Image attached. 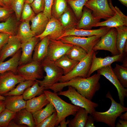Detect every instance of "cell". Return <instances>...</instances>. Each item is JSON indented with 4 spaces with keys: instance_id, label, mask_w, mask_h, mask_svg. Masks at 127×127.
<instances>
[{
    "instance_id": "cell-1",
    "label": "cell",
    "mask_w": 127,
    "mask_h": 127,
    "mask_svg": "<svg viewBox=\"0 0 127 127\" xmlns=\"http://www.w3.org/2000/svg\"><path fill=\"white\" fill-rule=\"evenodd\" d=\"M100 75L97 73L87 78L76 77L67 81L57 83L49 89L57 93L62 91L64 87L70 86L74 87L81 95L91 100L96 92L100 89L99 81Z\"/></svg>"
},
{
    "instance_id": "cell-2",
    "label": "cell",
    "mask_w": 127,
    "mask_h": 127,
    "mask_svg": "<svg viewBox=\"0 0 127 127\" xmlns=\"http://www.w3.org/2000/svg\"><path fill=\"white\" fill-rule=\"evenodd\" d=\"M106 97L110 99L111 104L107 111L103 112L95 111L91 115L96 122L104 123L110 127H115L117 118L122 113L127 111V108L122 105L120 103L116 102L114 99L108 91Z\"/></svg>"
},
{
    "instance_id": "cell-3",
    "label": "cell",
    "mask_w": 127,
    "mask_h": 127,
    "mask_svg": "<svg viewBox=\"0 0 127 127\" xmlns=\"http://www.w3.org/2000/svg\"><path fill=\"white\" fill-rule=\"evenodd\" d=\"M44 93L49 102L54 106L57 112L58 120L57 126L60 122L68 116L74 115L79 109L80 107L67 103L62 99L57 93L45 90Z\"/></svg>"
},
{
    "instance_id": "cell-4",
    "label": "cell",
    "mask_w": 127,
    "mask_h": 127,
    "mask_svg": "<svg viewBox=\"0 0 127 127\" xmlns=\"http://www.w3.org/2000/svg\"><path fill=\"white\" fill-rule=\"evenodd\" d=\"M43 69L46 73L42 80L36 79L40 86L45 90L49 89L55 84L58 83L64 75L63 70L58 67L55 62L49 60L46 56L41 62Z\"/></svg>"
},
{
    "instance_id": "cell-5",
    "label": "cell",
    "mask_w": 127,
    "mask_h": 127,
    "mask_svg": "<svg viewBox=\"0 0 127 127\" xmlns=\"http://www.w3.org/2000/svg\"><path fill=\"white\" fill-rule=\"evenodd\" d=\"M59 95L67 97L74 105L85 109L89 114L91 115L96 111L95 108L98 104L86 98L78 93L73 87L68 86V89L65 91L59 92Z\"/></svg>"
},
{
    "instance_id": "cell-6",
    "label": "cell",
    "mask_w": 127,
    "mask_h": 127,
    "mask_svg": "<svg viewBox=\"0 0 127 127\" xmlns=\"http://www.w3.org/2000/svg\"><path fill=\"white\" fill-rule=\"evenodd\" d=\"M84 6L91 11L93 16L96 19L106 20L115 14L110 6L108 0H88Z\"/></svg>"
},
{
    "instance_id": "cell-7",
    "label": "cell",
    "mask_w": 127,
    "mask_h": 127,
    "mask_svg": "<svg viewBox=\"0 0 127 127\" xmlns=\"http://www.w3.org/2000/svg\"><path fill=\"white\" fill-rule=\"evenodd\" d=\"M95 51L92 50L86 56L79 62L74 68L68 73L63 75L59 80L60 82L68 81L77 76L87 77L91 66Z\"/></svg>"
},
{
    "instance_id": "cell-8",
    "label": "cell",
    "mask_w": 127,
    "mask_h": 127,
    "mask_svg": "<svg viewBox=\"0 0 127 127\" xmlns=\"http://www.w3.org/2000/svg\"><path fill=\"white\" fill-rule=\"evenodd\" d=\"M43 69L41 62L32 60L26 64L19 66L17 73L25 80H36L43 78Z\"/></svg>"
},
{
    "instance_id": "cell-9",
    "label": "cell",
    "mask_w": 127,
    "mask_h": 127,
    "mask_svg": "<svg viewBox=\"0 0 127 127\" xmlns=\"http://www.w3.org/2000/svg\"><path fill=\"white\" fill-rule=\"evenodd\" d=\"M117 31L115 28H111L106 34L101 37L100 40L94 47L92 50L96 51L104 50L110 52L113 56L120 54L116 45Z\"/></svg>"
},
{
    "instance_id": "cell-10",
    "label": "cell",
    "mask_w": 127,
    "mask_h": 127,
    "mask_svg": "<svg viewBox=\"0 0 127 127\" xmlns=\"http://www.w3.org/2000/svg\"><path fill=\"white\" fill-rule=\"evenodd\" d=\"M102 36L95 35L86 37L70 36L63 37L59 40L64 43L80 47L88 53L92 50L94 47Z\"/></svg>"
},
{
    "instance_id": "cell-11",
    "label": "cell",
    "mask_w": 127,
    "mask_h": 127,
    "mask_svg": "<svg viewBox=\"0 0 127 127\" xmlns=\"http://www.w3.org/2000/svg\"><path fill=\"white\" fill-rule=\"evenodd\" d=\"M25 80L20 76L10 71L0 73V95H4L13 89L15 85Z\"/></svg>"
},
{
    "instance_id": "cell-12",
    "label": "cell",
    "mask_w": 127,
    "mask_h": 127,
    "mask_svg": "<svg viewBox=\"0 0 127 127\" xmlns=\"http://www.w3.org/2000/svg\"><path fill=\"white\" fill-rule=\"evenodd\" d=\"M73 45L64 43L60 40L50 39L47 56L50 60L55 62L66 55Z\"/></svg>"
},
{
    "instance_id": "cell-13",
    "label": "cell",
    "mask_w": 127,
    "mask_h": 127,
    "mask_svg": "<svg viewBox=\"0 0 127 127\" xmlns=\"http://www.w3.org/2000/svg\"><path fill=\"white\" fill-rule=\"evenodd\" d=\"M97 73L103 75L110 81L116 88L120 103L124 106V99L127 97V89L123 87L114 73L111 65L104 67L97 70Z\"/></svg>"
},
{
    "instance_id": "cell-14",
    "label": "cell",
    "mask_w": 127,
    "mask_h": 127,
    "mask_svg": "<svg viewBox=\"0 0 127 127\" xmlns=\"http://www.w3.org/2000/svg\"><path fill=\"white\" fill-rule=\"evenodd\" d=\"M108 1L110 7L115 12L114 15L105 21L100 22L94 27L105 26L111 28L123 26H127V16L117 7L113 6L111 0Z\"/></svg>"
},
{
    "instance_id": "cell-15",
    "label": "cell",
    "mask_w": 127,
    "mask_h": 127,
    "mask_svg": "<svg viewBox=\"0 0 127 127\" xmlns=\"http://www.w3.org/2000/svg\"><path fill=\"white\" fill-rule=\"evenodd\" d=\"M65 30L59 20L52 16L44 32L35 36L39 38L40 40L47 36H49L50 39L57 40L61 38Z\"/></svg>"
},
{
    "instance_id": "cell-16",
    "label": "cell",
    "mask_w": 127,
    "mask_h": 127,
    "mask_svg": "<svg viewBox=\"0 0 127 127\" xmlns=\"http://www.w3.org/2000/svg\"><path fill=\"white\" fill-rule=\"evenodd\" d=\"M124 53L112 56H108L103 58L97 57L96 54L94 53L92 63L87 77L96 71L111 64L115 62L121 61L123 56Z\"/></svg>"
},
{
    "instance_id": "cell-17",
    "label": "cell",
    "mask_w": 127,
    "mask_h": 127,
    "mask_svg": "<svg viewBox=\"0 0 127 127\" xmlns=\"http://www.w3.org/2000/svg\"><path fill=\"white\" fill-rule=\"evenodd\" d=\"M21 43L16 35H11L0 51V63L13 56L20 48Z\"/></svg>"
},
{
    "instance_id": "cell-18",
    "label": "cell",
    "mask_w": 127,
    "mask_h": 127,
    "mask_svg": "<svg viewBox=\"0 0 127 127\" xmlns=\"http://www.w3.org/2000/svg\"><path fill=\"white\" fill-rule=\"evenodd\" d=\"M40 39L35 36L27 42L21 43V54L19 63L20 66L28 63L32 60L33 51Z\"/></svg>"
},
{
    "instance_id": "cell-19",
    "label": "cell",
    "mask_w": 127,
    "mask_h": 127,
    "mask_svg": "<svg viewBox=\"0 0 127 127\" xmlns=\"http://www.w3.org/2000/svg\"><path fill=\"white\" fill-rule=\"evenodd\" d=\"M111 28L105 26H102L99 29L93 30L79 29L73 28L65 30L60 38L70 36L83 37H89L95 35L103 36Z\"/></svg>"
},
{
    "instance_id": "cell-20",
    "label": "cell",
    "mask_w": 127,
    "mask_h": 127,
    "mask_svg": "<svg viewBox=\"0 0 127 127\" xmlns=\"http://www.w3.org/2000/svg\"><path fill=\"white\" fill-rule=\"evenodd\" d=\"M100 21V20L95 19L92 15L91 11L84 6L83 8L81 16L76 28L91 30Z\"/></svg>"
},
{
    "instance_id": "cell-21",
    "label": "cell",
    "mask_w": 127,
    "mask_h": 127,
    "mask_svg": "<svg viewBox=\"0 0 127 127\" xmlns=\"http://www.w3.org/2000/svg\"><path fill=\"white\" fill-rule=\"evenodd\" d=\"M49 20L42 12L37 14L31 20V29L35 36L40 35L44 32Z\"/></svg>"
},
{
    "instance_id": "cell-22",
    "label": "cell",
    "mask_w": 127,
    "mask_h": 127,
    "mask_svg": "<svg viewBox=\"0 0 127 127\" xmlns=\"http://www.w3.org/2000/svg\"><path fill=\"white\" fill-rule=\"evenodd\" d=\"M6 96L4 100L6 108L16 113L25 108L26 101L22 95Z\"/></svg>"
},
{
    "instance_id": "cell-23",
    "label": "cell",
    "mask_w": 127,
    "mask_h": 127,
    "mask_svg": "<svg viewBox=\"0 0 127 127\" xmlns=\"http://www.w3.org/2000/svg\"><path fill=\"white\" fill-rule=\"evenodd\" d=\"M50 38L47 36L35 46L32 56V60L41 62L47 56Z\"/></svg>"
},
{
    "instance_id": "cell-24",
    "label": "cell",
    "mask_w": 127,
    "mask_h": 127,
    "mask_svg": "<svg viewBox=\"0 0 127 127\" xmlns=\"http://www.w3.org/2000/svg\"><path fill=\"white\" fill-rule=\"evenodd\" d=\"M49 102L43 93L37 97L27 100L25 108L32 113L42 109Z\"/></svg>"
},
{
    "instance_id": "cell-25",
    "label": "cell",
    "mask_w": 127,
    "mask_h": 127,
    "mask_svg": "<svg viewBox=\"0 0 127 127\" xmlns=\"http://www.w3.org/2000/svg\"><path fill=\"white\" fill-rule=\"evenodd\" d=\"M58 20L65 30L76 28L79 21L73 10L69 6Z\"/></svg>"
},
{
    "instance_id": "cell-26",
    "label": "cell",
    "mask_w": 127,
    "mask_h": 127,
    "mask_svg": "<svg viewBox=\"0 0 127 127\" xmlns=\"http://www.w3.org/2000/svg\"><path fill=\"white\" fill-rule=\"evenodd\" d=\"M22 53L20 49L12 57L7 61L0 63V73L10 71L17 74V69Z\"/></svg>"
},
{
    "instance_id": "cell-27",
    "label": "cell",
    "mask_w": 127,
    "mask_h": 127,
    "mask_svg": "<svg viewBox=\"0 0 127 127\" xmlns=\"http://www.w3.org/2000/svg\"><path fill=\"white\" fill-rule=\"evenodd\" d=\"M30 21L28 20L22 21L19 26L16 35L21 43L27 42L35 36L31 29Z\"/></svg>"
},
{
    "instance_id": "cell-28",
    "label": "cell",
    "mask_w": 127,
    "mask_h": 127,
    "mask_svg": "<svg viewBox=\"0 0 127 127\" xmlns=\"http://www.w3.org/2000/svg\"><path fill=\"white\" fill-rule=\"evenodd\" d=\"M14 119L19 125L25 124L29 127H36L32 113L25 108L16 112Z\"/></svg>"
},
{
    "instance_id": "cell-29",
    "label": "cell",
    "mask_w": 127,
    "mask_h": 127,
    "mask_svg": "<svg viewBox=\"0 0 127 127\" xmlns=\"http://www.w3.org/2000/svg\"><path fill=\"white\" fill-rule=\"evenodd\" d=\"M56 111L54 106L50 102L44 108L32 113L36 126Z\"/></svg>"
},
{
    "instance_id": "cell-30",
    "label": "cell",
    "mask_w": 127,
    "mask_h": 127,
    "mask_svg": "<svg viewBox=\"0 0 127 127\" xmlns=\"http://www.w3.org/2000/svg\"><path fill=\"white\" fill-rule=\"evenodd\" d=\"M88 114L85 109L80 107L75 114L74 117L70 120L68 124V127H85Z\"/></svg>"
},
{
    "instance_id": "cell-31",
    "label": "cell",
    "mask_w": 127,
    "mask_h": 127,
    "mask_svg": "<svg viewBox=\"0 0 127 127\" xmlns=\"http://www.w3.org/2000/svg\"><path fill=\"white\" fill-rule=\"evenodd\" d=\"M54 62L58 67L63 70L64 75L71 71L79 62L70 59L66 55Z\"/></svg>"
},
{
    "instance_id": "cell-32",
    "label": "cell",
    "mask_w": 127,
    "mask_h": 127,
    "mask_svg": "<svg viewBox=\"0 0 127 127\" xmlns=\"http://www.w3.org/2000/svg\"><path fill=\"white\" fill-rule=\"evenodd\" d=\"M117 31L116 45L120 54L124 53L123 50L127 44V26H123L115 28Z\"/></svg>"
},
{
    "instance_id": "cell-33",
    "label": "cell",
    "mask_w": 127,
    "mask_h": 127,
    "mask_svg": "<svg viewBox=\"0 0 127 127\" xmlns=\"http://www.w3.org/2000/svg\"><path fill=\"white\" fill-rule=\"evenodd\" d=\"M67 0H54L52 7V16L58 20L67 8L68 6Z\"/></svg>"
},
{
    "instance_id": "cell-34",
    "label": "cell",
    "mask_w": 127,
    "mask_h": 127,
    "mask_svg": "<svg viewBox=\"0 0 127 127\" xmlns=\"http://www.w3.org/2000/svg\"><path fill=\"white\" fill-rule=\"evenodd\" d=\"M35 83L32 86L27 88L22 95L24 99L27 100L44 93V87L40 85L36 80Z\"/></svg>"
},
{
    "instance_id": "cell-35",
    "label": "cell",
    "mask_w": 127,
    "mask_h": 127,
    "mask_svg": "<svg viewBox=\"0 0 127 127\" xmlns=\"http://www.w3.org/2000/svg\"><path fill=\"white\" fill-rule=\"evenodd\" d=\"M88 53L84 49L80 47L74 45L66 55L70 59L79 62L84 59Z\"/></svg>"
},
{
    "instance_id": "cell-36",
    "label": "cell",
    "mask_w": 127,
    "mask_h": 127,
    "mask_svg": "<svg viewBox=\"0 0 127 127\" xmlns=\"http://www.w3.org/2000/svg\"><path fill=\"white\" fill-rule=\"evenodd\" d=\"M16 20L12 17H9L4 22L0 23V32L16 35Z\"/></svg>"
},
{
    "instance_id": "cell-37",
    "label": "cell",
    "mask_w": 127,
    "mask_h": 127,
    "mask_svg": "<svg viewBox=\"0 0 127 127\" xmlns=\"http://www.w3.org/2000/svg\"><path fill=\"white\" fill-rule=\"evenodd\" d=\"M36 80H25L19 83L16 88L9 92L4 96L19 95L22 94L25 90L33 85Z\"/></svg>"
},
{
    "instance_id": "cell-38",
    "label": "cell",
    "mask_w": 127,
    "mask_h": 127,
    "mask_svg": "<svg viewBox=\"0 0 127 127\" xmlns=\"http://www.w3.org/2000/svg\"><path fill=\"white\" fill-rule=\"evenodd\" d=\"M114 74L120 83L124 88H127V67L116 64L113 69Z\"/></svg>"
},
{
    "instance_id": "cell-39",
    "label": "cell",
    "mask_w": 127,
    "mask_h": 127,
    "mask_svg": "<svg viewBox=\"0 0 127 127\" xmlns=\"http://www.w3.org/2000/svg\"><path fill=\"white\" fill-rule=\"evenodd\" d=\"M88 0H67L68 4L79 20L81 16L83 8Z\"/></svg>"
},
{
    "instance_id": "cell-40",
    "label": "cell",
    "mask_w": 127,
    "mask_h": 127,
    "mask_svg": "<svg viewBox=\"0 0 127 127\" xmlns=\"http://www.w3.org/2000/svg\"><path fill=\"white\" fill-rule=\"evenodd\" d=\"M16 113L6 108L0 114V127H7L9 123L15 118Z\"/></svg>"
},
{
    "instance_id": "cell-41",
    "label": "cell",
    "mask_w": 127,
    "mask_h": 127,
    "mask_svg": "<svg viewBox=\"0 0 127 127\" xmlns=\"http://www.w3.org/2000/svg\"><path fill=\"white\" fill-rule=\"evenodd\" d=\"M58 120L56 112H54L39 123L36 126V127H54Z\"/></svg>"
},
{
    "instance_id": "cell-42",
    "label": "cell",
    "mask_w": 127,
    "mask_h": 127,
    "mask_svg": "<svg viewBox=\"0 0 127 127\" xmlns=\"http://www.w3.org/2000/svg\"><path fill=\"white\" fill-rule=\"evenodd\" d=\"M24 4V0H13L11 8L15 12L17 20H20L22 10Z\"/></svg>"
},
{
    "instance_id": "cell-43",
    "label": "cell",
    "mask_w": 127,
    "mask_h": 127,
    "mask_svg": "<svg viewBox=\"0 0 127 127\" xmlns=\"http://www.w3.org/2000/svg\"><path fill=\"white\" fill-rule=\"evenodd\" d=\"M35 16L30 4L24 3L21 12L20 20L22 21L28 20H30Z\"/></svg>"
},
{
    "instance_id": "cell-44",
    "label": "cell",
    "mask_w": 127,
    "mask_h": 127,
    "mask_svg": "<svg viewBox=\"0 0 127 127\" xmlns=\"http://www.w3.org/2000/svg\"><path fill=\"white\" fill-rule=\"evenodd\" d=\"M35 13L38 14L43 12L45 8V0H34L30 4Z\"/></svg>"
},
{
    "instance_id": "cell-45",
    "label": "cell",
    "mask_w": 127,
    "mask_h": 127,
    "mask_svg": "<svg viewBox=\"0 0 127 127\" xmlns=\"http://www.w3.org/2000/svg\"><path fill=\"white\" fill-rule=\"evenodd\" d=\"M13 11L10 8L0 7V20L9 17Z\"/></svg>"
},
{
    "instance_id": "cell-46",
    "label": "cell",
    "mask_w": 127,
    "mask_h": 127,
    "mask_svg": "<svg viewBox=\"0 0 127 127\" xmlns=\"http://www.w3.org/2000/svg\"><path fill=\"white\" fill-rule=\"evenodd\" d=\"M54 0H45V8L43 13L50 19L52 17L51 9Z\"/></svg>"
},
{
    "instance_id": "cell-47",
    "label": "cell",
    "mask_w": 127,
    "mask_h": 127,
    "mask_svg": "<svg viewBox=\"0 0 127 127\" xmlns=\"http://www.w3.org/2000/svg\"><path fill=\"white\" fill-rule=\"evenodd\" d=\"M11 35L8 33L0 32V50L7 42Z\"/></svg>"
},
{
    "instance_id": "cell-48",
    "label": "cell",
    "mask_w": 127,
    "mask_h": 127,
    "mask_svg": "<svg viewBox=\"0 0 127 127\" xmlns=\"http://www.w3.org/2000/svg\"><path fill=\"white\" fill-rule=\"evenodd\" d=\"M95 121L92 115H88L85 126V127H95L94 125Z\"/></svg>"
},
{
    "instance_id": "cell-49",
    "label": "cell",
    "mask_w": 127,
    "mask_h": 127,
    "mask_svg": "<svg viewBox=\"0 0 127 127\" xmlns=\"http://www.w3.org/2000/svg\"><path fill=\"white\" fill-rule=\"evenodd\" d=\"M118 122L115 125V127H127V120L119 119Z\"/></svg>"
},
{
    "instance_id": "cell-50",
    "label": "cell",
    "mask_w": 127,
    "mask_h": 127,
    "mask_svg": "<svg viewBox=\"0 0 127 127\" xmlns=\"http://www.w3.org/2000/svg\"><path fill=\"white\" fill-rule=\"evenodd\" d=\"M27 126L23 125H19L16 123L12 120L8 124L7 127H26Z\"/></svg>"
},
{
    "instance_id": "cell-51",
    "label": "cell",
    "mask_w": 127,
    "mask_h": 127,
    "mask_svg": "<svg viewBox=\"0 0 127 127\" xmlns=\"http://www.w3.org/2000/svg\"><path fill=\"white\" fill-rule=\"evenodd\" d=\"M70 120L67 119L66 121V118L64 119L61 121L59 123L60 124V127H66L67 125L69 123Z\"/></svg>"
},
{
    "instance_id": "cell-52",
    "label": "cell",
    "mask_w": 127,
    "mask_h": 127,
    "mask_svg": "<svg viewBox=\"0 0 127 127\" xmlns=\"http://www.w3.org/2000/svg\"><path fill=\"white\" fill-rule=\"evenodd\" d=\"M5 108L4 100H0V114Z\"/></svg>"
},
{
    "instance_id": "cell-53",
    "label": "cell",
    "mask_w": 127,
    "mask_h": 127,
    "mask_svg": "<svg viewBox=\"0 0 127 127\" xmlns=\"http://www.w3.org/2000/svg\"><path fill=\"white\" fill-rule=\"evenodd\" d=\"M5 6L11 8V6L13 0H1Z\"/></svg>"
},
{
    "instance_id": "cell-54",
    "label": "cell",
    "mask_w": 127,
    "mask_h": 127,
    "mask_svg": "<svg viewBox=\"0 0 127 127\" xmlns=\"http://www.w3.org/2000/svg\"><path fill=\"white\" fill-rule=\"evenodd\" d=\"M121 119L127 120V112L119 116Z\"/></svg>"
},
{
    "instance_id": "cell-55",
    "label": "cell",
    "mask_w": 127,
    "mask_h": 127,
    "mask_svg": "<svg viewBox=\"0 0 127 127\" xmlns=\"http://www.w3.org/2000/svg\"><path fill=\"white\" fill-rule=\"evenodd\" d=\"M123 5L127 7V0H118Z\"/></svg>"
},
{
    "instance_id": "cell-56",
    "label": "cell",
    "mask_w": 127,
    "mask_h": 127,
    "mask_svg": "<svg viewBox=\"0 0 127 127\" xmlns=\"http://www.w3.org/2000/svg\"><path fill=\"white\" fill-rule=\"evenodd\" d=\"M34 0H24V3L30 4Z\"/></svg>"
},
{
    "instance_id": "cell-57",
    "label": "cell",
    "mask_w": 127,
    "mask_h": 127,
    "mask_svg": "<svg viewBox=\"0 0 127 127\" xmlns=\"http://www.w3.org/2000/svg\"><path fill=\"white\" fill-rule=\"evenodd\" d=\"M0 6L3 7H6L1 0H0Z\"/></svg>"
},
{
    "instance_id": "cell-58",
    "label": "cell",
    "mask_w": 127,
    "mask_h": 127,
    "mask_svg": "<svg viewBox=\"0 0 127 127\" xmlns=\"http://www.w3.org/2000/svg\"><path fill=\"white\" fill-rule=\"evenodd\" d=\"M5 97L4 96L0 95V100H5Z\"/></svg>"
},
{
    "instance_id": "cell-59",
    "label": "cell",
    "mask_w": 127,
    "mask_h": 127,
    "mask_svg": "<svg viewBox=\"0 0 127 127\" xmlns=\"http://www.w3.org/2000/svg\"><path fill=\"white\" fill-rule=\"evenodd\" d=\"M1 6H0V7Z\"/></svg>"
},
{
    "instance_id": "cell-60",
    "label": "cell",
    "mask_w": 127,
    "mask_h": 127,
    "mask_svg": "<svg viewBox=\"0 0 127 127\" xmlns=\"http://www.w3.org/2000/svg\"></svg>"
}]
</instances>
